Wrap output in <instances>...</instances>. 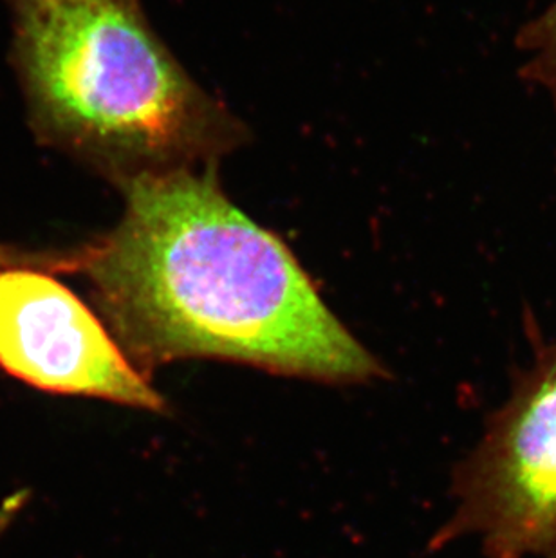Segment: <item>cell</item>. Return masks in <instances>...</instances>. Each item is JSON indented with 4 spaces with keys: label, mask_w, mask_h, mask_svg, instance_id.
Masks as SVG:
<instances>
[{
    "label": "cell",
    "mask_w": 556,
    "mask_h": 558,
    "mask_svg": "<svg viewBox=\"0 0 556 558\" xmlns=\"http://www.w3.org/2000/svg\"><path fill=\"white\" fill-rule=\"evenodd\" d=\"M118 186L123 217L76 248L74 274L140 373L219 359L333 384L382 374L291 250L228 199L217 167Z\"/></svg>",
    "instance_id": "obj_1"
},
{
    "label": "cell",
    "mask_w": 556,
    "mask_h": 558,
    "mask_svg": "<svg viewBox=\"0 0 556 558\" xmlns=\"http://www.w3.org/2000/svg\"><path fill=\"white\" fill-rule=\"evenodd\" d=\"M33 126L120 185L217 167L247 129L176 60L142 0H5Z\"/></svg>",
    "instance_id": "obj_2"
},
{
    "label": "cell",
    "mask_w": 556,
    "mask_h": 558,
    "mask_svg": "<svg viewBox=\"0 0 556 558\" xmlns=\"http://www.w3.org/2000/svg\"><path fill=\"white\" fill-rule=\"evenodd\" d=\"M531 356L454 477L456 511L434 546L475 538L486 558H556V340Z\"/></svg>",
    "instance_id": "obj_3"
},
{
    "label": "cell",
    "mask_w": 556,
    "mask_h": 558,
    "mask_svg": "<svg viewBox=\"0 0 556 558\" xmlns=\"http://www.w3.org/2000/svg\"><path fill=\"white\" fill-rule=\"evenodd\" d=\"M0 371L55 395L165 407L104 322L43 269H0Z\"/></svg>",
    "instance_id": "obj_4"
},
{
    "label": "cell",
    "mask_w": 556,
    "mask_h": 558,
    "mask_svg": "<svg viewBox=\"0 0 556 558\" xmlns=\"http://www.w3.org/2000/svg\"><path fill=\"white\" fill-rule=\"evenodd\" d=\"M515 48L522 78L541 90L556 111V0L520 27Z\"/></svg>",
    "instance_id": "obj_5"
},
{
    "label": "cell",
    "mask_w": 556,
    "mask_h": 558,
    "mask_svg": "<svg viewBox=\"0 0 556 558\" xmlns=\"http://www.w3.org/2000/svg\"><path fill=\"white\" fill-rule=\"evenodd\" d=\"M35 268L49 274H73V250H22L0 244V269Z\"/></svg>",
    "instance_id": "obj_6"
}]
</instances>
